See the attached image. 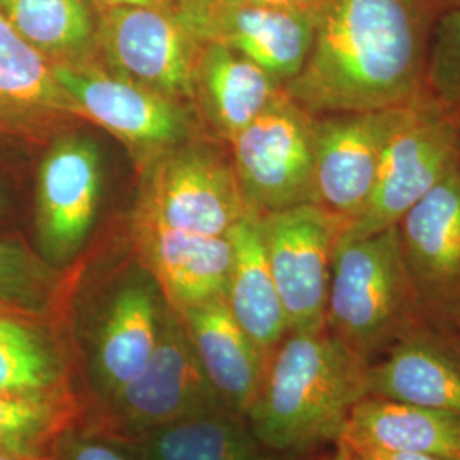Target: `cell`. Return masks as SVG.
Wrapping results in <instances>:
<instances>
[{
  "instance_id": "21",
  "label": "cell",
  "mask_w": 460,
  "mask_h": 460,
  "mask_svg": "<svg viewBox=\"0 0 460 460\" xmlns=\"http://www.w3.org/2000/svg\"><path fill=\"white\" fill-rule=\"evenodd\" d=\"M283 84L224 45L201 47L195 68V102L218 138L230 144L279 98Z\"/></svg>"
},
{
  "instance_id": "25",
  "label": "cell",
  "mask_w": 460,
  "mask_h": 460,
  "mask_svg": "<svg viewBox=\"0 0 460 460\" xmlns=\"http://www.w3.org/2000/svg\"><path fill=\"white\" fill-rule=\"evenodd\" d=\"M0 13L51 64L101 62L93 0H0Z\"/></svg>"
},
{
  "instance_id": "5",
  "label": "cell",
  "mask_w": 460,
  "mask_h": 460,
  "mask_svg": "<svg viewBox=\"0 0 460 460\" xmlns=\"http://www.w3.org/2000/svg\"><path fill=\"white\" fill-rule=\"evenodd\" d=\"M214 408L227 406L198 362L181 315L167 305L146 367L79 420L118 442H130L154 428Z\"/></svg>"
},
{
  "instance_id": "3",
  "label": "cell",
  "mask_w": 460,
  "mask_h": 460,
  "mask_svg": "<svg viewBox=\"0 0 460 460\" xmlns=\"http://www.w3.org/2000/svg\"><path fill=\"white\" fill-rule=\"evenodd\" d=\"M427 321L397 227L338 239L326 305L329 334L370 365Z\"/></svg>"
},
{
  "instance_id": "22",
  "label": "cell",
  "mask_w": 460,
  "mask_h": 460,
  "mask_svg": "<svg viewBox=\"0 0 460 460\" xmlns=\"http://www.w3.org/2000/svg\"><path fill=\"white\" fill-rule=\"evenodd\" d=\"M349 448H384L460 460V418L452 412L365 395L341 437Z\"/></svg>"
},
{
  "instance_id": "30",
  "label": "cell",
  "mask_w": 460,
  "mask_h": 460,
  "mask_svg": "<svg viewBox=\"0 0 460 460\" xmlns=\"http://www.w3.org/2000/svg\"><path fill=\"white\" fill-rule=\"evenodd\" d=\"M351 460H442L428 457L423 454L404 450H384V448H349Z\"/></svg>"
},
{
  "instance_id": "26",
  "label": "cell",
  "mask_w": 460,
  "mask_h": 460,
  "mask_svg": "<svg viewBox=\"0 0 460 460\" xmlns=\"http://www.w3.org/2000/svg\"><path fill=\"white\" fill-rule=\"evenodd\" d=\"M68 283L66 273L40 252L0 239V311L62 319Z\"/></svg>"
},
{
  "instance_id": "34",
  "label": "cell",
  "mask_w": 460,
  "mask_h": 460,
  "mask_svg": "<svg viewBox=\"0 0 460 460\" xmlns=\"http://www.w3.org/2000/svg\"><path fill=\"white\" fill-rule=\"evenodd\" d=\"M429 4L435 7L438 14H444L447 11L460 7V0H429Z\"/></svg>"
},
{
  "instance_id": "24",
  "label": "cell",
  "mask_w": 460,
  "mask_h": 460,
  "mask_svg": "<svg viewBox=\"0 0 460 460\" xmlns=\"http://www.w3.org/2000/svg\"><path fill=\"white\" fill-rule=\"evenodd\" d=\"M121 444L138 460H273L229 408L191 412Z\"/></svg>"
},
{
  "instance_id": "7",
  "label": "cell",
  "mask_w": 460,
  "mask_h": 460,
  "mask_svg": "<svg viewBox=\"0 0 460 460\" xmlns=\"http://www.w3.org/2000/svg\"><path fill=\"white\" fill-rule=\"evenodd\" d=\"M229 146L252 214L314 203V115L285 89Z\"/></svg>"
},
{
  "instance_id": "15",
  "label": "cell",
  "mask_w": 460,
  "mask_h": 460,
  "mask_svg": "<svg viewBox=\"0 0 460 460\" xmlns=\"http://www.w3.org/2000/svg\"><path fill=\"white\" fill-rule=\"evenodd\" d=\"M395 227L428 317L445 328L460 304V169L421 198Z\"/></svg>"
},
{
  "instance_id": "27",
  "label": "cell",
  "mask_w": 460,
  "mask_h": 460,
  "mask_svg": "<svg viewBox=\"0 0 460 460\" xmlns=\"http://www.w3.org/2000/svg\"><path fill=\"white\" fill-rule=\"evenodd\" d=\"M79 416L68 404L0 394V454L51 460L55 440Z\"/></svg>"
},
{
  "instance_id": "19",
  "label": "cell",
  "mask_w": 460,
  "mask_h": 460,
  "mask_svg": "<svg viewBox=\"0 0 460 460\" xmlns=\"http://www.w3.org/2000/svg\"><path fill=\"white\" fill-rule=\"evenodd\" d=\"M0 394L81 410L60 319L0 311Z\"/></svg>"
},
{
  "instance_id": "11",
  "label": "cell",
  "mask_w": 460,
  "mask_h": 460,
  "mask_svg": "<svg viewBox=\"0 0 460 460\" xmlns=\"http://www.w3.org/2000/svg\"><path fill=\"white\" fill-rule=\"evenodd\" d=\"M201 47L171 11L99 9L101 64L167 98L195 102V68Z\"/></svg>"
},
{
  "instance_id": "28",
  "label": "cell",
  "mask_w": 460,
  "mask_h": 460,
  "mask_svg": "<svg viewBox=\"0 0 460 460\" xmlns=\"http://www.w3.org/2000/svg\"><path fill=\"white\" fill-rule=\"evenodd\" d=\"M428 94L460 110V7L437 19L427 74Z\"/></svg>"
},
{
  "instance_id": "36",
  "label": "cell",
  "mask_w": 460,
  "mask_h": 460,
  "mask_svg": "<svg viewBox=\"0 0 460 460\" xmlns=\"http://www.w3.org/2000/svg\"><path fill=\"white\" fill-rule=\"evenodd\" d=\"M0 460H28V459H19V457H13V456H5V454H0Z\"/></svg>"
},
{
  "instance_id": "29",
  "label": "cell",
  "mask_w": 460,
  "mask_h": 460,
  "mask_svg": "<svg viewBox=\"0 0 460 460\" xmlns=\"http://www.w3.org/2000/svg\"><path fill=\"white\" fill-rule=\"evenodd\" d=\"M51 460L138 459L127 445L87 427L77 418L55 440Z\"/></svg>"
},
{
  "instance_id": "8",
  "label": "cell",
  "mask_w": 460,
  "mask_h": 460,
  "mask_svg": "<svg viewBox=\"0 0 460 460\" xmlns=\"http://www.w3.org/2000/svg\"><path fill=\"white\" fill-rule=\"evenodd\" d=\"M247 214L232 161L210 148L178 146L152 159L135 218L222 237Z\"/></svg>"
},
{
  "instance_id": "33",
  "label": "cell",
  "mask_w": 460,
  "mask_h": 460,
  "mask_svg": "<svg viewBox=\"0 0 460 460\" xmlns=\"http://www.w3.org/2000/svg\"><path fill=\"white\" fill-rule=\"evenodd\" d=\"M321 460H351L349 447L340 440L338 444L332 445V448Z\"/></svg>"
},
{
  "instance_id": "32",
  "label": "cell",
  "mask_w": 460,
  "mask_h": 460,
  "mask_svg": "<svg viewBox=\"0 0 460 460\" xmlns=\"http://www.w3.org/2000/svg\"><path fill=\"white\" fill-rule=\"evenodd\" d=\"M98 9L108 7H154L174 13L180 0H93Z\"/></svg>"
},
{
  "instance_id": "17",
  "label": "cell",
  "mask_w": 460,
  "mask_h": 460,
  "mask_svg": "<svg viewBox=\"0 0 460 460\" xmlns=\"http://www.w3.org/2000/svg\"><path fill=\"white\" fill-rule=\"evenodd\" d=\"M133 246L176 313L226 296L232 268L227 235H198L133 218Z\"/></svg>"
},
{
  "instance_id": "10",
  "label": "cell",
  "mask_w": 460,
  "mask_h": 460,
  "mask_svg": "<svg viewBox=\"0 0 460 460\" xmlns=\"http://www.w3.org/2000/svg\"><path fill=\"white\" fill-rule=\"evenodd\" d=\"M288 332L326 329L331 264L345 224L315 203L260 215Z\"/></svg>"
},
{
  "instance_id": "6",
  "label": "cell",
  "mask_w": 460,
  "mask_h": 460,
  "mask_svg": "<svg viewBox=\"0 0 460 460\" xmlns=\"http://www.w3.org/2000/svg\"><path fill=\"white\" fill-rule=\"evenodd\" d=\"M460 169V110L429 94L395 133L372 193L340 237H367L395 227L421 198Z\"/></svg>"
},
{
  "instance_id": "18",
  "label": "cell",
  "mask_w": 460,
  "mask_h": 460,
  "mask_svg": "<svg viewBox=\"0 0 460 460\" xmlns=\"http://www.w3.org/2000/svg\"><path fill=\"white\" fill-rule=\"evenodd\" d=\"M77 118L53 64L0 13V137L49 140Z\"/></svg>"
},
{
  "instance_id": "31",
  "label": "cell",
  "mask_w": 460,
  "mask_h": 460,
  "mask_svg": "<svg viewBox=\"0 0 460 460\" xmlns=\"http://www.w3.org/2000/svg\"><path fill=\"white\" fill-rule=\"evenodd\" d=\"M243 2L298 11V13H309V14H319L323 5L326 4V0H243Z\"/></svg>"
},
{
  "instance_id": "16",
  "label": "cell",
  "mask_w": 460,
  "mask_h": 460,
  "mask_svg": "<svg viewBox=\"0 0 460 460\" xmlns=\"http://www.w3.org/2000/svg\"><path fill=\"white\" fill-rule=\"evenodd\" d=\"M367 395L452 412L460 418V343L427 321L367 368Z\"/></svg>"
},
{
  "instance_id": "20",
  "label": "cell",
  "mask_w": 460,
  "mask_h": 460,
  "mask_svg": "<svg viewBox=\"0 0 460 460\" xmlns=\"http://www.w3.org/2000/svg\"><path fill=\"white\" fill-rule=\"evenodd\" d=\"M181 315L198 362L224 404L241 416L258 393L266 357L237 324L226 296L208 300Z\"/></svg>"
},
{
  "instance_id": "12",
  "label": "cell",
  "mask_w": 460,
  "mask_h": 460,
  "mask_svg": "<svg viewBox=\"0 0 460 460\" xmlns=\"http://www.w3.org/2000/svg\"><path fill=\"white\" fill-rule=\"evenodd\" d=\"M53 74L81 118L144 155L157 157L191 135V118L181 101L118 75L101 62L53 64Z\"/></svg>"
},
{
  "instance_id": "1",
  "label": "cell",
  "mask_w": 460,
  "mask_h": 460,
  "mask_svg": "<svg viewBox=\"0 0 460 460\" xmlns=\"http://www.w3.org/2000/svg\"><path fill=\"white\" fill-rule=\"evenodd\" d=\"M438 16L429 0H326L309 58L283 89L311 115L412 104L428 96Z\"/></svg>"
},
{
  "instance_id": "23",
  "label": "cell",
  "mask_w": 460,
  "mask_h": 460,
  "mask_svg": "<svg viewBox=\"0 0 460 460\" xmlns=\"http://www.w3.org/2000/svg\"><path fill=\"white\" fill-rule=\"evenodd\" d=\"M232 268L226 302L237 324L268 357L288 334V323L271 275L260 215L247 214L227 234Z\"/></svg>"
},
{
  "instance_id": "4",
  "label": "cell",
  "mask_w": 460,
  "mask_h": 460,
  "mask_svg": "<svg viewBox=\"0 0 460 460\" xmlns=\"http://www.w3.org/2000/svg\"><path fill=\"white\" fill-rule=\"evenodd\" d=\"M167 305L161 287L137 258L81 324L62 323L83 411L108 399L146 367Z\"/></svg>"
},
{
  "instance_id": "14",
  "label": "cell",
  "mask_w": 460,
  "mask_h": 460,
  "mask_svg": "<svg viewBox=\"0 0 460 460\" xmlns=\"http://www.w3.org/2000/svg\"><path fill=\"white\" fill-rule=\"evenodd\" d=\"M101 169L93 140L57 137L38 172L36 234L43 260L62 270L83 251L98 212Z\"/></svg>"
},
{
  "instance_id": "2",
  "label": "cell",
  "mask_w": 460,
  "mask_h": 460,
  "mask_svg": "<svg viewBox=\"0 0 460 460\" xmlns=\"http://www.w3.org/2000/svg\"><path fill=\"white\" fill-rule=\"evenodd\" d=\"M367 368L328 329L288 332L266 357L244 416L247 427L273 456H307L338 444L353 408L367 395Z\"/></svg>"
},
{
  "instance_id": "9",
  "label": "cell",
  "mask_w": 460,
  "mask_h": 460,
  "mask_svg": "<svg viewBox=\"0 0 460 460\" xmlns=\"http://www.w3.org/2000/svg\"><path fill=\"white\" fill-rule=\"evenodd\" d=\"M420 101L399 108L314 115V203L345 227L360 214L385 150Z\"/></svg>"
},
{
  "instance_id": "35",
  "label": "cell",
  "mask_w": 460,
  "mask_h": 460,
  "mask_svg": "<svg viewBox=\"0 0 460 460\" xmlns=\"http://www.w3.org/2000/svg\"><path fill=\"white\" fill-rule=\"evenodd\" d=\"M445 328L450 329L456 334V338H457V341L460 343V304L456 307V311L452 313V315L448 317V323H447Z\"/></svg>"
},
{
  "instance_id": "13",
  "label": "cell",
  "mask_w": 460,
  "mask_h": 460,
  "mask_svg": "<svg viewBox=\"0 0 460 460\" xmlns=\"http://www.w3.org/2000/svg\"><path fill=\"white\" fill-rule=\"evenodd\" d=\"M174 14L198 43L241 53L283 87L305 66L317 24V14L243 0H180Z\"/></svg>"
}]
</instances>
